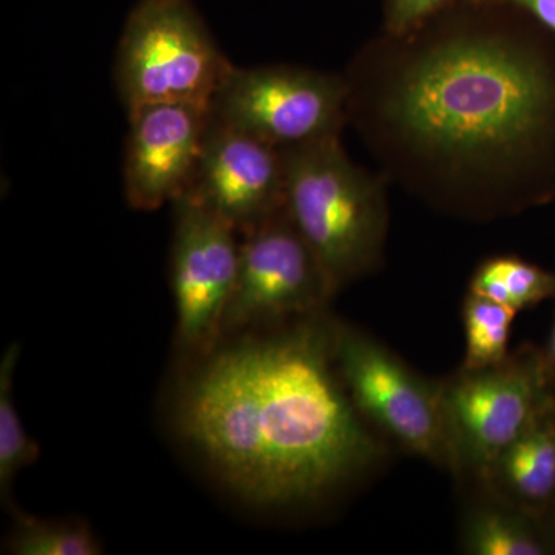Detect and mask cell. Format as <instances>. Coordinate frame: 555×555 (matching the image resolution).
<instances>
[{
	"mask_svg": "<svg viewBox=\"0 0 555 555\" xmlns=\"http://www.w3.org/2000/svg\"><path fill=\"white\" fill-rule=\"evenodd\" d=\"M350 89L346 80L313 69L264 65L225 73L210 115L276 149L339 137Z\"/></svg>",
	"mask_w": 555,
	"mask_h": 555,
	"instance_id": "52a82bcc",
	"label": "cell"
},
{
	"mask_svg": "<svg viewBox=\"0 0 555 555\" xmlns=\"http://www.w3.org/2000/svg\"><path fill=\"white\" fill-rule=\"evenodd\" d=\"M517 313V310L469 292L463 305L466 352L462 369L481 371L505 363L511 357V327Z\"/></svg>",
	"mask_w": 555,
	"mask_h": 555,
	"instance_id": "e0dca14e",
	"label": "cell"
},
{
	"mask_svg": "<svg viewBox=\"0 0 555 555\" xmlns=\"http://www.w3.org/2000/svg\"><path fill=\"white\" fill-rule=\"evenodd\" d=\"M334 358L364 422L426 462L455 474L441 385L412 371L377 339L334 321Z\"/></svg>",
	"mask_w": 555,
	"mask_h": 555,
	"instance_id": "5b68a950",
	"label": "cell"
},
{
	"mask_svg": "<svg viewBox=\"0 0 555 555\" xmlns=\"http://www.w3.org/2000/svg\"><path fill=\"white\" fill-rule=\"evenodd\" d=\"M469 292L521 312L554 297L555 273L516 257L491 258L477 269Z\"/></svg>",
	"mask_w": 555,
	"mask_h": 555,
	"instance_id": "5bb4252c",
	"label": "cell"
},
{
	"mask_svg": "<svg viewBox=\"0 0 555 555\" xmlns=\"http://www.w3.org/2000/svg\"><path fill=\"white\" fill-rule=\"evenodd\" d=\"M448 0H387V28L396 35L414 30Z\"/></svg>",
	"mask_w": 555,
	"mask_h": 555,
	"instance_id": "ac0fdd59",
	"label": "cell"
},
{
	"mask_svg": "<svg viewBox=\"0 0 555 555\" xmlns=\"http://www.w3.org/2000/svg\"><path fill=\"white\" fill-rule=\"evenodd\" d=\"M286 210L240 235V266L221 341L326 312L334 297Z\"/></svg>",
	"mask_w": 555,
	"mask_h": 555,
	"instance_id": "ba28073f",
	"label": "cell"
},
{
	"mask_svg": "<svg viewBox=\"0 0 555 555\" xmlns=\"http://www.w3.org/2000/svg\"><path fill=\"white\" fill-rule=\"evenodd\" d=\"M480 485L500 499L540 516L555 499V398L502 452Z\"/></svg>",
	"mask_w": 555,
	"mask_h": 555,
	"instance_id": "7c38bea8",
	"label": "cell"
},
{
	"mask_svg": "<svg viewBox=\"0 0 555 555\" xmlns=\"http://www.w3.org/2000/svg\"><path fill=\"white\" fill-rule=\"evenodd\" d=\"M181 196L244 233L284 208L283 150L210 115L199 158Z\"/></svg>",
	"mask_w": 555,
	"mask_h": 555,
	"instance_id": "30bf717a",
	"label": "cell"
},
{
	"mask_svg": "<svg viewBox=\"0 0 555 555\" xmlns=\"http://www.w3.org/2000/svg\"><path fill=\"white\" fill-rule=\"evenodd\" d=\"M284 210L337 294L378 266L387 229L385 190L347 158L339 137L283 149Z\"/></svg>",
	"mask_w": 555,
	"mask_h": 555,
	"instance_id": "3957f363",
	"label": "cell"
},
{
	"mask_svg": "<svg viewBox=\"0 0 555 555\" xmlns=\"http://www.w3.org/2000/svg\"><path fill=\"white\" fill-rule=\"evenodd\" d=\"M513 5L520 7L542 22L546 28L555 33V0H507Z\"/></svg>",
	"mask_w": 555,
	"mask_h": 555,
	"instance_id": "d6986e66",
	"label": "cell"
},
{
	"mask_svg": "<svg viewBox=\"0 0 555 555\" xmlns=\"http://www.w3.org/2000/svg\"><path fill=\"white\" fill-rule=\"evenodd\" d=\"M232 62L192 0H138L116 54V83L127 109L160 102L210 105Z\"/></svg>",
	"mask_w": 555,
	"mask_h": 555,
	"instance_id": "277c9868",
	"label": "cell"
},
{
	"mask_svg": "<svg viewBox=\"0 0 555 555\" xmlns=\"http://www.w3.org/2000/svg\"><path fill=\"white\" fill-rule=\"evenodd\" d=\"M546 363L550 366L553 378L555 377V321L553 332H551L550 343H547V349L545 352Z\"/></svg>",
	"mask_w": 555,
	"mask_h": 555,
	"instance_id": "ffe728a7",
	"label": "cell"
},
{
	"mask_svg": "<svg viewBox=\"0 0 555 555\" xmlns=\"http://www.w3.org/2000/svg\"><path fill=\"white\" fill-rule=\"evenodd\" d=\"M170 283L177 310L175 343L182 360L219 345L235 288L240 233L217 214L188 196L173 203Z\"/></svg>",
	"mask_w": 555,
	"mask_h": 555,
	"instance_id": "9c48e42d",
	"label": "cell"
},
{
	"mask_svg": "<svg viewBox=\"0 0 555 555\" xmlns=\"http://www.w3.org/2000/svg\"><path fill=\"white\" fill-rule=\"evenodd\" d=\"M129 112L124 192L134 210H158L188 189L210 122V105L144 104Z\"/></svg>",
	"mask_w": 555,
	"mask_h": 555,
	"instance_id": "8fae6325",
	"label": "cell"
},
{
	"mask_svg": "<svg viewBox=\"0 0 555 555\" xmlns=\"http://www.w3.org/2000/svg\"><path fill=\"white\" fill-rule=\"evenodd\" d=\"M20 356L21 346L11 343L0 361V496L9 509L14 480L40 455L39 444L28 436L14 404L13 378Z\"/></svg>",
	"mask_w": 555,
	"mask_h": 555,
	"instance_id": "2e32d148",
	"label": "cell"
},
{
	"mask_svg": "<svg viewBox=\"0 0 555 555\" xmlns=\"http://www.w3.org/2000/svg\"><path fill=\"white\" fill-rule=\"evenodd\" d=\"M185 364L175 434L247 505L315 503L385 459L339 378L326 313L222 339Z\"/></svg>",
	"mask_w": 555,
	"mask_h": 555,
	"instance_id": "6da1fadb",
	"label": "cell"
},
{
	"mask_svg": "<svg viewBox=\"0 0 555 555\" xmlns=\"http://www.w3.org/2000/svg\"><path fill=\"white\" fill-rule=\"evenodd\" d=\"M460 550L470 555H543L553 543L539 516L474 485L460 521Z\"/></svg>",
	"mask_w": 555,
	"mask_h": 555,
	"instance_id": "4fadbf2b",
	"label": "cell"
},
{
	"mask_svg": "<svg viewBox=\"0 0 555 555\" xmlns=\"http://www.w3.org/2000/svg\"><path fill=\"white\" fill-rule=\"evenodd\" d=\"M545 353L526 347L500 366L441 382V403L455 460L454 476L481 480L496 456L553 398Z\"/></svg>",
	"mask_w": 555,
	"mask_h": 555,
	"instance_id": "8992f818",
	"label": "cell"
},
{
	"mask_svg": "<svg viewBox=\"0 0 555 555\" xmlns=\"http://www.w3.org/2000/svg\"><path fill=\"white\" fill-rule=\"evenodd\" d=\"M554 89L531 54L494 38L416 54L387 91L385 118L416 152L460 166L505 164L545 130Z\"/></svg>",
	"mask_w": 555,
	"mask_h": 555,
	"instance_id": "7a4b0ae2",
	"label": "cell"
},
{
	"mask_svg": "<svg viewBox=\"0 0 555 555\" xmlns=\"http://www.w3.org/2000/svg\"><path fill=\"white\" fill-rule=\"evenodd\" d=\"M3 553L13 555H98L104 553L91 526L79 518H38L13 513Z\"/></svg>",
	"mask_w": 555,
	"mask_h": 555,
	"instance_id": "9a60e30c",
	"label": "cell"
}]
</instances>
